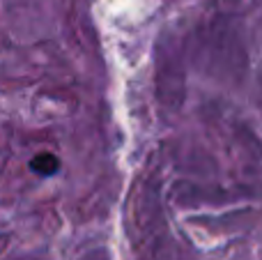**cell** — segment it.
Wrapping results in <instances>:
<instances>
[{
  "label": "cell",
  "mask_w": 262,
  "mask_h": 260,
  "mask_svg": "<svg viewBox=\"0 0 262 260\" xmlns=\"http://www.w3.org/2000/svg\"><path fill=\"white\" fill-rule=\"evenodd\" d=\"M30 168L35 170L37 175H41V178H51V175L58 173V168H60V159H58L55 155H51V152H41V155L32 157Z\"/></svg>",
  "instance_id": "obj_1"
}]
</instances>
